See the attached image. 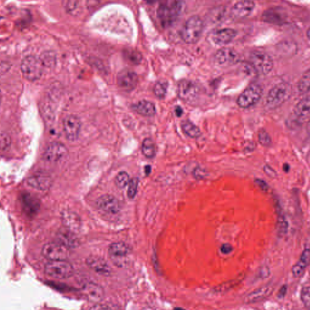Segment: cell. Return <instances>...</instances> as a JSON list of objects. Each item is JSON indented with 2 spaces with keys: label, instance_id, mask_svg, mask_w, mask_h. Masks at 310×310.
I'll list each match as a JSON object with an SVG mask.
<instances>
[{
  "label": "cell",
  "instance_id": "1",
  "mask_svg": "<svg viewBox=\"0 0 310 310\" xmlns=\"http://www.w3.org/2000/svg\"><path fill=\"white\" fill-rule=\"evenodd\" d=\"M183 2L177 1H166L162 3L157 9V17L162 26L169 27L176 21L181 14Z\"/></svg>",
  "mask_w": 310,
  "mask_h": 310
},
{
  "label": "cell",
  "instance_id": "2",
  "mask_svg": "<svg viewBox=\"0 0 310 310\" xmlns=\"http://www.w3.org/2000/svg\"><path fill=\"white\" fill-rule=\"evenodd\" d=\"M204 27V23L201 18L198 15L190 17L182 27V39L188 44H194L201 37Z\"/></svg>",
  "mask_w": 310,
  "mask_h": 310
},
{
  "label": "cell",
  "instance_id": "3",
  "mask_svg": "<svg viewBox=\"0 0 310 310\" xmlns=\"http://www.w3.org/2000/svg\"><path fill=\"white\" fill-rule=\"evenodd\" d=\"M44 63L35 55H27L22 60L20 68L23 77L30 81L39 80L42 77Z\"/></svg>",
  "mask_w": 310,
  "mask_h": 310
},
{
  "label": "cell",
  "instance_id": "4",
  "mask_svg": "<svg viewBox=\"0 0 310 310\" xmlns=\"http://www.w3.org/2000/svg\"><path fill=\"white\" fill-rule=\"evenodd\" d=\"M291 86L287 83H279L274 86L266 96V104L270 108H277L291 96Z\"/></svg>",
  "mask_w": 310,
  "mask_h": 310
},
{
  "label": "cell",
  "instance_id": "5",
  "mask_svg": "<svg viewBox=\"0 0 310 310\" xmlns=\"http://www.w3.org/2000/svg\"><path fill=\"white\" fill-rule=\"evenodd\" d=\"M44 271L48 276L58 279L69 278L74 273L73 266L67 260L49 261L45 264Z\"/></svg>",
  "mask_w": 310,
  "mask_h": 310
},
{
  "label": "cell",
  "instance_id": "6",
  "mask_svg": "<svg viewBox=\"0 0 310 310\" xmlns=\"http://www.w3.org/2000/svg\"><path fill=\"white\" fill-rule=\"evenodd\" d=\"M263 88L258 83H252L249 85L237 100L238 106L242 108H248L258 102L263 95Z\"/></svg>",
  "mask_w": 310,
  "mask_h": 310
},
{
  "label": "cell",
  "instance_id": "7",
  "mask_svg": "<svg viewBox=\"0 0 310 310\" xmlns=\"http://www.w3.org/2000/svg\"><path fill=\"white\" fill-rule=\"evenodd\" d=\"M177 95L185 103H195L199 97L200 89L197 84L191 80H183L178 83Z\"/></svg>",
  "mask_w": 310,
  "mask_h": 310
},
{
  "label": "cell",
  "instance_id": "8",
  "mask_svg": "<svg viewBox=\"0 0 310 310\" xmlns=\"http://www.w3.org/2000/svg\"><path fill=\"white\" fill-rule=\"evenodd\" d=\"M250 63L254 70L259 74H268L273 68V59L268 53L263 51L251 53Z\"/></svg>",
  "mask_w": 310,
  "mask_h": 310
},
{
  "label": "cell",
  "instance_id": "9",
  "mask_svg": "<svg viewBox=\"0 0 310 310\" xmlns=\"http://www.w3.org/2000/svg\"><path fill=\"white\" fill-rule=\"evenodd\" d=\"M42 255L49 261L67 260L70 255L69 250L61 244L49 243L43 246Z\"/></svg>",
  "mask_w": 310,
  "mask_h": 310
},
{
  "label": "cell",
  "instance_id": "10",
  "mask_svg": "<svg viewBox=\"0 0 310 310\" xmlns=\"http://www.w3.org/2000/svg\"><path fill=\"white\" fill-rule=\"evenodd\" d=\"M63 126L66 138L70 141L77 140L81 128L80 119L75 115H68L63 120Z\"/></svg>",
  "mask_w": 310,
  "mask_h": 310
},
{
  "label": "cell",
  "instance_id": "11",
  "mask_svg": "<svg viewBox=\"0 0 310 310\" xmlns=\"http://www.w3.org/2000/svg\"><path fill=\"white\" fill-rule=\"evenodd\" d=\"M119 87L126 92H131L136 88L138 83V77L133 70H122L117 77Z\"/></svg>",
  "mask_w": 310,
  "mask_h": 310
},
{
  "label": "cell",
  "instance_id": "12",
  "mask_svg": "<svg viewBox=\"0 0 310 310\" xmlns=\"http://www.w3.org/2000/svg\"><path fill=\"white\" fill-rule=\"evenodd\" d=\"M239 55L235 50L231 48H222L218 50L215 55V62L220 67H228L237 63Z\"/></svg>",
  "mask_w": 310,
  "mask_h": 310
},
{
  "label": "cell",
  "instance_id": "13",
  "mask_svg": "<svg viewBox=\"0 0 310 310\" xmlns=\"http://www.w3.org/2000/svg\"><path fill=\"white\" fill-rule=\"evenodd\" d=\"M67 154V149L64 144L61 142H53L45 150L43 157L45 161L55 162L64 158Z\"/></svg>",
  "mask_w": 310,
  "mask_h": 310
},
{
  "label": "cell",
  "instance_id": "14",
  "mask_svg": "<svg viewBox=\"0 0 310 310\" xmlns=\"http://www.w3.org/2000/svg\"><path fill=\"white\" fill-rule=\"evenodd\" d=\"M27 184L30 187L39 190H47L51 187L53 180L51 176L47 172H38L33 174L27 180Z\"/></svg>",
  "mask_w": 310,
  "mask_h": 310
},
{
  "label": "cell",
  "instance_id": "15",
  "mask_svg": "<svg viewBox=\"0 0 310 310\" xmlns=\"http://www.w3.org/2000/svg\"><path fill=\"white\" fill-rule=\"evenodd\" d=\"M86 263L89 268L96 273L105 277L111 275V266L103 258L99 256H91L86 259Z\"/></svg>",
  "mask_w": 310,
  "mask_h": 310
},
{
  "label": "cell",
  "instance_id": "16",
  "mask_svg": "<svg viewBox=\"0 0 310 310\" xmlns=\"http://www.w3.org/2000/svg\"><path fill=\"white\" fill-rule=\"evenodd\" d=\"M96 205L104 212L115 214L120 210V204L116 198L111 195L101 196L97 199Z\"/></svg>",
  "mask_w": 310,
  "mask_h": 310
},
{
  "label": "cell",
  "instance_id": "17",
  "mask_svg": "<svg viewBox=\"0 0 310 310\" xmlns=\"http://www.w3.org/2000/svg\"><path fill=\"white\" fill-rule=\"evenodd\" d=\"M57 242L70 249L77 248L80 244V241L72 231L66 230H60L57 235Z\"/></svg>",
  "mask_w": 310,
  "mask_h": 310
},
{
  "label": "cell",
  "instance_id": "18",
  "mask_svg": "<svg viewBox=\"0 0 310 310\" xmlns=\"http://www.w3.org/2000/svg\"><path fill=\"white\" fill-rule=\"evenodd\" d=\"M236 35V32L235 30L230 28H223L216 30L212 34V39L216 44L223 45L232 42Z\"/></svg>",
  "mask_w": 310,
  "mask_h": 310
},
{
  "label": "cell",
  "instance_id": "19",
  "mask_svg": "<svg viewBox=\"0 0 310 310\" xmlns=\"http://www.w3.org/2000/svg\"><path fill=\"white\" fill-rule=\"evenodd\" d=\"M129 251V246L123 242L112 243L109 246L108 249L109 256L113 261H115L114 263H115L116 265H118L119 261L122 258L128 256Z\"/></svg>",
  "mask_w": 310,
  "mask_h": 310
},
{
  "label": "cell",
  "instance_id": "20",
  "mask_svg": "<svg viewBox=\"0 0 310 310\" xmlns=\"http://www.w3.org/2000/svg\"><path fill=\"white\" fill-rule=\"evenodd\" d=\"M255 2L251 1H241L234 4L231 14L238 19L245 18L251 14L255 8Z\"/></svg>",
  "mask_w": 310,
  "mask_h": 310
},
{
  "label": "cell",
  "instance_id": "21",
  "mask_svg": "<svg viewBox=\"0 0 310 310\" xmlns=\"http://www.w3.org/2000/svg\"><path fill=\"white\" fill-rule=\"evenodd\" d=\"M83 291L88 299L91 301L98 302L101 301L104 296V291L102 287L93 283L85 285Z\"/></svg>",
  "mask_w": 310,
  "mask_h": 310
},
{
  "label": "cell",
  "instance_id": "22",
  "mask_svg": "<svg viewBox=\"0 0 310 310\" xmlns=\"http://www.w3.org/2000/svg\"><path fill=\"white\" fill-rule=\"evenodd\" d=\"M62 222L66 228L73 232H77L81 227V220L75 212L65 211L62 216Z\"/></svg>",
  "mask_w": 310,
  "mask_h": 310
},
{
  "label": "cell",
  "instance_id": "23",
  "mask_svg": "<svg viewBox=\"0 0 310 310\" xmlns=\"http://www.w3.org/2000/svg\"><path fill=\"white\" fill-rule=\"evenodd\" d=\"M310 264V250L306 249L302 252L299 260L292 268V273L296 278H301L305 270Z\"/></svg>",
  "mask_w": 310,
  "mask_h": 310
},
{
  "label": "cell",
  "instance_id": "24",
  "mask_svg": "<svg viewBox=\"0 0 310 310\" xmlns=\"http://www.w3.org/2000/svg\"><path fill=\"white\" fill-rule=\"evenodd\" d=\"M294 113L301 121L310 119V95L302 98L294 109Z\"/></svg>",
  "mask_w": 310,
  "mask_h": 310
},
{
  "label": "cell",
  "instance_id": "25",
  "mask_svg": "<svg viewBox=\"0 0 310 310\" xmlns=\"http://www.w3.org/2000/svg\"><path fill=\"white\" fill-rule=\"evenodd\" d=\"M132 108L137 113L144 116H152L156 112V107L153 103L146 100L138 101L133 104Z\"/></svg>",
  "mask_w": 310,
  "mask_h": 310
},
{
  "label": "cell",
  "instance_id": "26",
  "mask_svg": "<svg viewBox=\"0 0 310 310\" xmlns=\"http://www.w3.org/2000/svg\"><path fill=\"white\" fill-rule=\"evenodd\" d=\"M272 291H273L272 287H264L263 288H259L257 290L248 294L245 298V302L246 303H253V302L261 301V300L270 295Z\"/></svg>",
  "mask_w": 310,
  "mask_h": 310
},
{
  "label": "cell",
  "instance_id": "27",
  "mask_svg": "<svg viewBox=\"0 0 310 310\" xmlns=\"http://www.w3.org/2000/svg\"><path fill=\"white\" fill-rule=\"evenodd\" d=\"M181 128L184 133L190 138L197 139L202 135L200 129L189 120H184L181 123Z\"/></svg>",
  "mask_w": 310,
  "mask_h": 310
},
{
  "label": "cell",
  "instance_id": "28",
  "mask_svg": "<svg viewBox=\"0 0 310 310\" xmlns=\"http://www.w3.org/2000/svg\"><path fill=\"white\" fill-rule=\"evenodd\" d=\"M142 154L147 159H153L156 155V146L151 138H146L142 143Z\"/></svg>",
  "mask_w": 310,
  "mask_h": 310
},
{
  "label": "cell",
  "instance_id": "29",
  "mask_svg": "<svg viewBox=\"0 0 310 310\" xmlns=\"http://www.w3.org/2000/svg\"><path fill=\"white\" fill-rule=\"evenodd\" d=\"M22 202L25 210L29 214H34L39 209L40 205L38 200L30 194L24 195L22 197Z\"/></svg>",
  "mask_w": 310,
  "mask_h": 310
},
{
  "label": "cell",
  "instance_id": "30",
  "mask_svg": "<svg viewBox=\"0 0 310 310\" xmlns=\"http://www.w3.org/2000/svg\"><path fill=\"white\" fill-rule=\"evenodd\" d=\"M297 89L302 94L307 93L310 90V68L305 72L300 78Z\"/></svg>",
  "mask_w": 310,
  "mask_h": 310
},
{
  "label": "cell",
  "instance_id": "31",
  "mask_svg": "<svg viewBox=\"0 0 310 310\" xmlns=\"http://www.w3.org/2000/svg\"><path fill=\"white\" fill-rule=\"evenodd\" d=\"M124 57L132 64L138 65L141 62L142 55L141 53L133 49H128L124 53Z\"/></svg>",
  "mask_w": 310,
  "mask_h": 310
},
{
  "label": "cell",
  "instance_id": "32",
  "mask_svg": "<svg viewBox=\"0 0 310 310\" xmlns=\"http://www.w3.org/2000/svg\"><path fill=\"white\" fill-rule=\"evenodd\" d=\"M168 84L166 81H159L155 84L154 87V93L156 97L162 99L166 96Z\"/></svg>",
  "mask_w": 310,
  "mask_h": 310
},
{
  "label": "cell",
  "instance_id": "33",
  "mask_svg": "<svg viewBox=\"0 0 310 310\" xmlns=\"http://www.w3.org/2000/svg\"><path fill=\"white\" fill-rule=\"evenodd\" d=\"M129 175L126 172H119L116 177V185L119 189H124L130 182Z\"/></svg>",
  "mask_w": 310,
  "mask_h": 310
},
{
  "label": "cell",
  "instance_id": "34",
  "mask_svg": "<svg viewBox=\"0 0 310 310\" xmlns=\"http://www.w3.org/2000/svg\"><path fill=\"white\" fill-rule=\"evenodd\" d=\"M138 178H133L130 181L128 185V196L130 199H133L137 194L138 189Z\"/></svg>",
  "mask_w": 310,
  "mask_h": 310
},
{
  "label": "cell",
  "instance_id": "35",
  "mask_svg": "<svg viewBox=\"0 0 310 310\" xmlns=\"http://www.w3.org/2000/svg\"><path fill=\"white\" fill-rule=\"evenodd\" d=\"M258 141L264 147H269L271 144V137L265 130L262 129L259 132Z\"/></svg>",
  "mask_w": 310,
  "mask_h": 310
},
{
  "label": "cell",
  "instance_id": "36",
  "mask_svg": "<svg viewBox=\"0 0 310 310\" xmlns=\"http://www.w3.org/2000/svg\"><path fill=\"white\" fill-rule=\"evenodd\" d=\"M301 298L305 307L310 310V287H305L302 289Z\"/></svg>",
  "mask_w": 310,
  "mask_h": 310
},
{
  "label": "cell",
  "instance_id": "37",
  "mask_svg": "<svg viewBox=\"0 0 310 310\" xmlns=\"http://www.w3.org/2000/svg\"><path fill=\"white\" fill-rule=\"evenodd\" d=\"M0 141H1V150L2 151H6L11 146V137L8 134L1 132V137H0Z\"/></svg>",
  "mask_w": 310,
  "mask_h": 310
},
{
  "label": "cell",
  "instance_id": "38",
  "mask_svg": "<svg viewBox=\"0 0 310 310\" xmlns=\"http://www.w3.org/2000/svg\"><path fill=\"white\" fill-rule=\"evenodd\" d=\"M207 172L204 169L200 168V167H197L193 172V176L197 180H201L205 178L206 177Z\"/></svg>",
  "mask_w": 310,
  "mask_h": 310
},
{
  "label": "cell",
  "instance_id": "39",
  "mask_svg": "<svg viewBox=\"0 0 310 310\" xmlns=\"http://www.w3.org/2000/svg\"><path fill=\"white\" fill-rule=\"evenodd\" d=\"M256 184L258 185L259 189L264 192H267L269 189V186L267 183H266L263 180L257 179L255 180Z\"/></svg>",
  "mask_w": 310,
  "mask_h": 310
},
{
  "label": "cell",
  "instance_id": "40",
  "mask_svg": "<svg viewBox=\"0 0 310 310\" xmlns=\"http://www.w3.org/2000/svg\"><path fill=\"white\" fill-rule=\"evenodd\" d=\"M233 250V246L230 244H224L221 247V253L224 254V255H228V254L232 253Z\"/></svg>",
  "mask_w": 310,
  "mask_h": 310
},
{
  "label": "cell",
  "instance_id": "41",
  "mask_svg": "<svg viewBox=\"0 0 310 310\" xmlns=\"http://www.w3.org/2000/svg\"><path fill=\"white\" fill-rule=\"evenodd\" d=\"M89 310H111V309L106 305L97 304L91 307Z\"/></svg>",
  "mask_w": 310,
  "mask_h": 310
},
{
  "label": "cell",
  "instance_id": "42",
  "mask_svg": "<svg viewBox=\"0 0 310 310\" xmlns=\"http://www.w3.org/2000/svg\"><path fill=\"white\" fill-rule=\"evenodd\" d=\"M67 9L69 11H75L78 7V1H67Z\"/></svg>",
  "mask_w": 310,
  "mask_h": 310
},
{
  "label": "cell",
  "instance_id": "43",
  "mask_svg": "<svg viewBox=\"0 0 310 310\" xmlns=\"http://www.w3.org/2000/svg\"><path fill=\"white\" fill-rule=\"evenodd\" d=\"M264 172H265L266 175H268V176L271 177H276V172L274 170L271 168L270 166H266L264 167Z\"/></svg>",
  "mask_w": 310,
  "mask_h": 310
},
{
  "label": "cell",
  "instance_id": "44",
  "mask_svg": "<svg viewBox=\"0 0 310 310\" xmlns=\"http://www.w3.org/2000/svg\"><path fill=\"white\" fill-rule=\"evenodd\" d=\"M175 115L177 117H181L183 115V109L181 106H177L175 109Z\"/></svg>",
  "mask_w": 310,
  "mask_h": 310
},
{
  "label": "cell",
  "instance_id": "45",
  "mask_svg": "<svg viewBox=\"0 0 310 310\" xmlns=\"http://www.w3.org/2000/svg\"><path fill=\"white\" fill-rule=\"evenodd\" d=\"M289 169H290V167H289V166L288 164H286L284 165V170L285 172H288Z\"/></svg>",
  "mask_w": 310,
  "mask_h": 310
},
{
  "label": "cell",
  "instance_id": "46",
  "mask_svg": "<svg viewBox=\"0 0 310 310\" xmlns=\"http://www.w3.org/2000/svg\"><path fill=\"white\" fill-rule=\"evenodd\" d=\"M307 132H308V133L310 136V119L308 122V124H307Z\"/></svg>",
  "mask_w": 310,
  "mask_h": 310
},
{
  "label": "cell",
  "instance_id": "47",
  "mask_svg": "<svg viewBox=\"0 0 310 310\" xmlns=\"http://www.w3.org/2000/svg\"><path fill=\"white\" fill-rule=\"evenodd\" d=\"M307 37L308 38L309 40H310V27L306 32Z\"/></svg>",
  "mask_w": 310,
  "mask_h": 310
},
{
  "label": "cell",
  "instance_id": "48",
  "mask_svg": "<svg viewBox=\"0 0 310 310\" xmlns=\"http://www.w3.org/2000/svg\"><path fill=\"white\" fill-rule=\"evenodd\" d=\"M174 310H186L181 308V307H177V308L174 309Z\"/></svg>",
  "mask_w": 310,
  "mask_h": 310
}]
</instances>
